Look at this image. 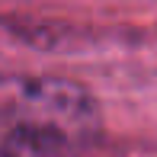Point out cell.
<instances>
[{"instance_id":"1","label":"cell","mask_w":157,"mask_h":157,"mask_svg":"<svg viewBox=\"0 0 157 157\" xmlns=\"http://www.w3.org/2000/svg\"><path fill=\"white\" fill-rule=\"evenodd\" d=\"M99 109L87 87L52 74H0V132L42 125L61 135H83L96 125Z\"/></svg>"},{"instance_id":"2","label":"cell","mask_w":157,"mask_h":157,"mask_svg":"<svg viewBox=\"0 0 157 157\" xmlns=\"http://www.w3.org/2000/svg\"><path fill=\"white\" fill-rule=\"evenodd\" d=\"M0 157H74L71 138L42 125H16L0 138Z\"/></svg>"}]
</instances>
